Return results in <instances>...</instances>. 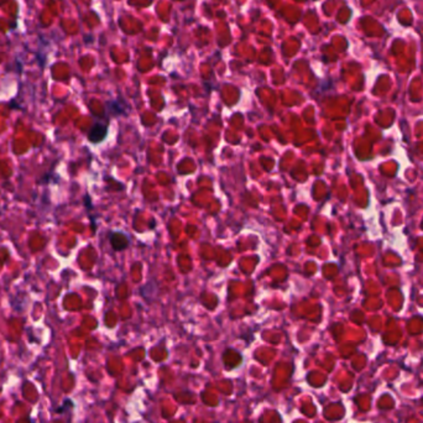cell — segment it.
Instances as JSON below:
<instances>
[{
	"label": "cell",
	"instance_id": "6da1fadb",
	"mask_svg": "<svg viewBox=\"0 0 423 423\" xmlns=\"http://www.w3.org/2000/svg\"><path fill=\"white\" fill-rule=\"evenodd\" d=\"M106 135H108V125L103 123H96L88 132V140L92 144H99L106 139Z\"/></svg>",
	"mask_w": 423,
	"mask_h": 423
},
{
	"label": "cell",
	"instance_id": "7a4b0ae2",
	"mask_svg": "<svg viewBox=\"0 0 423 423\" xmlns=\"http://www.w3.org/2000/svg\"><path fill=\"white\" fill-rule=\"evenodd\" d=\"M127 238L124 235V233H111L110 234V243L113 245V248L115 250H122L128 246V244L122 243V239Z\"/></svg>",
	"mask_w": 423,
	"mask_h": 423
},
{
	"label": "cell",
	"instance_id": "3957f363",
	"mask_svg": "<svg viewBox=\"0 0 423 423\" xmlns=\"http://www.w3.org/2000/svg\"><path fill=\"white\" fill-rule=\"evenodd\" d=\"M67 407H73V402H72V400H70V398H66V400L63 401L62 406H61V407L57 408V413H59V415H62V413L66 412Z\"/></svg>",
	"mask_w": 423,
	"mask_h": 423
}]
</instances>
